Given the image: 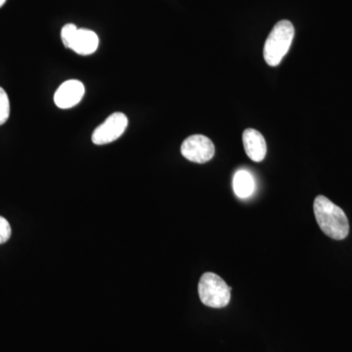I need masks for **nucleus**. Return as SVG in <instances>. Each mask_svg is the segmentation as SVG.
<instances>
[{
	"instance_id": "nucleus-1",
	"label": "nucleus",
	"mask_w": 352,
	"mask_h": 352,
	"mask_svg": "<svg viewBox=\"0 0 352 352\" xmlns=\"http://www.w3.org/2000/svg\"><path fill=\"white\" fill-rule=\"evenodd\" d=\"M314 208L317 223L328 237L338 241L346 239L349 233V223L342 208L322 195L315 199Z\"/></svg>"
},
{
	"instance_id": "nucleus-2",
	"label": "nucleus",
	"mask_w": 352,
	"mask_h": 352,
	"mask_svg": "<svg viewBox=\"0 0 352 352\" xmlns=\"http://www.w3.org/2000/svg\"><path fill=\"white\" fill-rule=\"evenodd\" d=\"M295 36V28L288 20L278 22L264 44L263 57L266 63L275 67L281 63L288 53Z\"/></svg>"
},
{
	"instance_id": "nucleus-3",
	"label": "nucleus",
	"mask_w": 352,
	"mask_h": 352,
	"mask_svg": "<svg viewBox=\"0 0 352 352\" xmlns=\"http://www.w3.org/2000/svg\"><path fill=\"white\" fill-rule=\"evenodd\" d=\"M199 296L201 302L208 307L222 308L230 302L231 289L226 282L212 272L203 274L199 282Z\"/></svg>"
},
{
	"instance_id": "nucleus-4",
	"label": "nucleus",
	"mask_w": 352,
	"mask_h": 352,
	"mask_svg": "<svg viewBox=\"0 0 352 352\" xmlns=\"http://www.w3.org/2000/svg\"><path fill=\"white\" fill-rule=\"evenodd\" d=\"M215 148L210 138L201 134L189 136L182 145V154L185 159L196 164H205L214 156Z\"/></svg>"
},
{
	"instance_id": "nucleus-5",
	"label": "nucleus",
	"mask_w": 352,
	"mask_h": 352,
	"mask_svg": "<svg viewBox=\"0 0 352 352\" xmlns=\"http://www.w3.org/2000/svg\"><path fill=\"white\" fill-rule=\"evenodd\" d=\"M129 120L122 113H115L100 124L92 134L95 145H106L119 139L126 131Z\"/></svg>"
},
{
	"instance_id": "nucleus-6",
	"label": "nucleus",
	"mask_w": 352,
	"mask_h": 352,
	"mask_svg": "<svg viewBox=\"0 0 352 352\" xmlns=\"http://www.w3.org/2000/svg\"><path fill=\"white\" fill-rule=\"evenodd\" d=\"M85 85L80 80H71L62 83L54 95L58 108L69 109L78 105L85 96Z\"/></svg>"
},
{
	"instance_id": "nucleus-7",
	"label": "nucleus",
	"mask_w": 352,
	"mask_h": 352,
	"mask_svg": "<svg viewBox=\"0 0 352 352\" xmlns=\"http://www.w3.org/2000/svg\"><path fill=\"white\" fill-rule=\"evenodd\" d=\"M243 144L248 157L256 163H261L267 153V146L263 134L254 129L243 132Z\"/></svg>"
},
{
	"instance_id": "nucleus-8",
	"label": "nucleus",
	"mask_w": 352,
	"mask_h": 352,
	"mask_svg": "<svg viewBox=\"0 0 352 352\" xmlns=\"http://www.w3.org/2000/svg\"><path fill=\"white\" fill-rule=\"evenodd\" d=\"M99 45L98 36L90 30L78 29L72 41L69 50L80 55H90L97 50Z\"/></svg>"
},
{
	"instance_id": "nucleus-9",
	"label": "nucleus",
	"mask_w": 352,
	"mask_h": 352,
	"mask_svg": "<svg viewBox=\"0 0 352 352\" xmlns=\"http://www.w3.org/2000/svg\"><path fill=\"white\" fill-rule=\"evenodd\" d=\"M256 188L254 177L248 170H241L235 173L233 178V190L241 199L249 198Z\"/></svg>"
},
{
	"instance_id": "nucleus-10",
	"label": "nucleus",
	"mask_w": 352,
	"mask_h": 352,
	"mask_svg": "<svg viewBox=\"0 0 352 352\" xmlns=\"http://www.w3.org/2000/svg\"><path fill=\"white\" fill-rule=\"evenodd\" d=\"M10 115V103L6 90L0 87V126L6 124Z\"/></svg>"
},
{
	"instance_id": "nucleus-11",
	"label": "nucleus",
	"mask_w": 352,
	"mask_h": 352,
	"mask_svg": "<svg viewBox=\"0 0 352 352\" xmlns=\"http://www.w3.org/2000/svg\"><path fill=\"white\" fill-rule=\"evenodd\" d=\"M78 28L74 24L65 25L61 31V38L63 41L65 47L69 48L72 41L75 36L76 32H78Z\"/></svg>"
},
{
	"instance_id": "nucleus-12",
	"label": "nucleus",
	"mask_w": 352,
	"mask_h": 352,
	"mask_svg": "<svg viewBox=\"0 0 352 352\" xmlns=\"http://www.w3.org/2000/svg\"><path fill=\"white\" fill-rule=\"evenodd\" d=\"M11 237V227L4 217H0V245L4 244Z\"/></svg>"
},
{
	"instance_id": "nucleus-13",
	"label": "nucleus",
	"mask_w": 352,
	"mask_h": 352,
	"mask_svg": "<svg viewBox=\"0 0 352 352\" xmlns=\"http://www.w3.org/2000/svg\"><path fill=\"white\" fill-rule=\"evenodd\" d=\"M6 0H0V7L3 6L4 3H6Z\"/></svg>"
}]
</instances>
